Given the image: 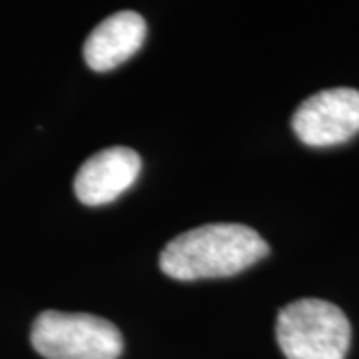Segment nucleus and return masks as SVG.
I'll use <instances>...</instances> for the list:
<instances>
[{"mask_svg": "<svg viewBox=\"0 0 359 359\" xmlns=\"http://www.w3.org/2000/svg\"><path fill=\"white\" fill-rule=\"evenodd\" d=\"M268 254V242L250 226L205 224L174 238L160 254V268L180 282L228 278Z\"/></svg>", "mask_w": 359, "mask_h": 359, "instance_id": "1", "label": "nucleus"}, {"mask_svg": "<svg viewBox=\"0 0 359 359\" xmlns=\"http://www.w3.org/2000/svg\"><path fill=\"white\" fill-rule=\"evenodd\" d=\"M276 337L287 359H346L351 325L335 304L309 297L278 313Z\"/></svg>", "mask_w": 359, "mask_h": 359, "instance_id": "2", "label": "nucleus"}, {"mask_svg": "<svg viewBox=\"0 0 359 359\" xmlns=\"http://www.w3.org/2000/svg\"><path fill=\"white\" fill-rule=\"evenodd\" d=\"M30 341L46 359H118L124 349L122 334L112 321L52 309L34 320Z\"/></svg>", "mask_w": 359, "mask_h": 359, "instance_id": "3", "label": "nucleus"}, {"mask_svg": "<svg viewBox=\"0 0 359 359\" xmlns=\"http://www.w3.org/2000/svg\"><path fill=\"white\" fill-rule=\"evenodd\" d=\"M294 134L306 146L327 148L359 134V90L330 88L306 98L292 118Z\"/></svg>", "mask_w": 359, "mask_h": 359, "instance_id": "4", "label": "nucleus"}, {"mask_svg": "<svg viewBox=\"0 0 359 359\" xmlns=\"http://www.w3.org/2000/svg\"><path fill=\"white\" fill-rule=\"evenodd\" d=\"M142 170L138 152L126 146H110L90 156L74 178V192L86 205L110 204L136 182Z\"/></svg>", "mask_w": 359, "mask_h": 359, "instance_id": "5", "label": "nucleus"}, {"mask_svg": "<svg viewBox=\"0 0 359 359\" xmlns=\"http://www.w3.org/2000/svg\"><path fill=\"white\" fill-rule=\"evenodd\" d=\"M146 40V20L138 13L122 11L96 26L84 42V60L96 72L124 65Z\"/></svg>", "mask_w": 359, "mask_h": 359, "instance_id": "6", "label": "nucleus"}]
</instances>
